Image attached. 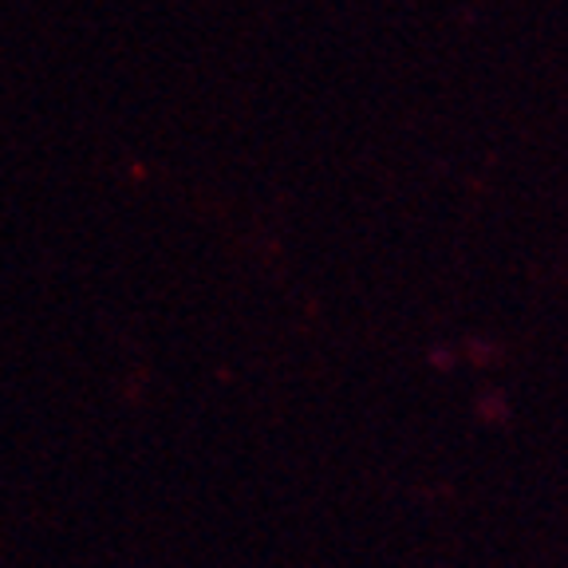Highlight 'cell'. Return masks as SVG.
I'll return each mask as SVG.
<instances>
[]
</instances>
